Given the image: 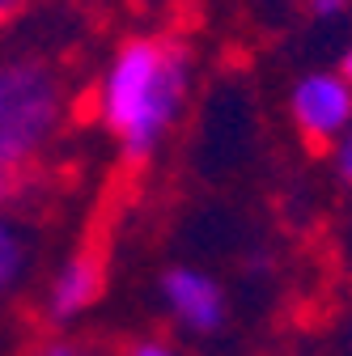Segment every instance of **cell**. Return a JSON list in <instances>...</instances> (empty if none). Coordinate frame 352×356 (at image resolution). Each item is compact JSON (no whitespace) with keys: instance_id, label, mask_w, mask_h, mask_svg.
<instances>
[{"instance_id":"5","label":"cell","mask_w":352,"mask_h":356,"mask_svg":"<svg viewBox=\"0 0 352 356\" xmlns=\"http://www.w3.org/2000/svg\"><path fill=\"white\" fill-rule=\"evenodd\" d=\"M157 293L174 314V323L187 327L191 335H216L230 318L225 289L208 272H195V267H166L157 280Z\"/></svg>"},{"instance_id":"3","label":"cell","mask_w":352,"mask_h":356,"mask_svg":"<svg viewBox=\"0 0 352 356\" xmlns=\"http://www.w3.org/2000/svg\"><path fill=\"white\" fill-rule=\"evenodd\" d=\"M289 115L310 145H335L352 123V85L339 76V68L305 72L289 94Z\"/></svg>"},{"instance_id":"13","label":"cell","mask_w":352,"mask_h":356,"mask_svg":"<svg viewBox=\"0 0 352 356\" xmlns=\"http://www.w3.org/2000/svg\"><path fill=\"white\" fill-rule=\"evenodd\" d=\"M26 5H30V0H0V26H9L13 17H22Z\"/></svg>"},{"instance_id":"4","label":"cell","mask_w":352,"mask_h":356,"mask_svg":"<svg viewBox=\"0 0 352 356\" xmlns=\"http://www.w3.org/2000/svg\"><path fill=\"white\" fill-rule=\"evenodd\" d=\"M106 289V254L98 242H85L81 250H72L47 284L42 297V323L47 327H68L72 318H81Z\"/></svg>"},{"instance_id":"14","label":"cell","mask_w":352,"mask_h":356,"mask_svg":"<svg viewBox=\"0 0 352 356\" xmlns=\"http://www.w3.org/2000/svg\"><path fill=\"white\" fill-rule=\"evenodd\" d=\"M339 76L352 85V42H348V51H344V60H339Z\"/></svg>"},{"instance_id":"2","label":"cell","mask_w":352,"mask_h":356,"mask_svg":"<svg viewBox=\"0 0 352 356\" xmlns=\"http://www.w3.org/2000/svg\"><path fill=\"white\" fill-rule=\"evenodd\" d=\"M68 115L64 72L42 56L0 60V170H34Z\"/></svg>"},{"instance_id":"11","label":"cell","mask_w":352,"mask_h":356,"mask_svg":"<svg viewBox=\"0 0 352 356\" xmlns=\"http://www.w3.org/2000/svg\"><path fill=\"white\" fill-rule=\"evenodd\" d=\"M348 5L352 0H305V9H310L314 22H335V17L348 13Z\"/></svg>"},{"instance_id":"15","label":"cell","mask_w":352,"mask_h":356,"mask_svg":"<svg viewBox=\"0 0 352 356\" xmlns=\"http://www.w3.org/2000/svg\"><path fill=\"white\" fill-rule=\"evenodd\" d=\"M348 343H352V318H348Z\"/></svg>"},{"instance_id":"6","label":"cell","mask_w":352,"mask_h":356,"mask_svg":"<svg viewBox=\"0 0 352 356\" xmlns=\"http://www.w3.org/2000/svg\"><path fill=\"white\" fill-rule=\"evenodd\" d=\"M38 225L22 208H0V301L13 297L34 276Z\"/></svg>"},{"instance_id":"7","label":"cell","mask_w":352,"mask_h":356,"mask_svg":"<svg viewBox=\"0 0 352 356\" xmlns=\"http://www.w3.org/2000/svg\"><path fill=\"white\" fill-rule=\"evenodd\" d=\"M38 191V170H0V208H22Z\"/></svg>"},{"instance_id":"10","label":"cell","mask_w":352,"mask_h":356,"mask_svg":"<svg viewBox=\"0 0 352 356\" xmlns=\"http://www.w3.org/2000/svg\"><path fill=\"white\" fill-rule=\"evenodd\" d=\"M119 356H183V352L161 343V339H131V343L119 348Z\"/></svg>"},{"instance_id":"8","label":"cell","mask_w":352,"mask_h":356,"mask_svg":"<svg viewBox=\"0 0 352 356\" xmlns=\"http://www.w3.org/2000/svg\"><path fill=\"white\" fill-rule=\"evenodd\" d=\"M26 356H106V352L94 348V343H85V339H42Z\"/></svg>"},{"instance_id":"1","label":"cell","mask_w":352,"mask_h":356,"mask_svg":"<svg viewBox=\"0 0 352 356\" xmlns=\"http://www.w3.org/2000/svg\"><path fill=\"white\" fill-rule=\"evenodd\" d=\"M191 47L183 38H127L106 64L98 111L127 165H141L187 106Z\"/></svg>"},{"instance_id":"12","label":"cell","mask_w":352,"mask_h":356,"mask_svg":"<svg viewBox=\"0 0 352 356\" xmlns=\"http://www.w3.org/2000/svg\"><path fill=\"white\" fill-rule=\"evenodd\" d=\"M242 267H246V276H272V267H276V259H272V250H263V246H255V250H246Z\"/></svg>"},{"instance_id":"9","label":"cell","mask_w":352,"mask_h":356,"mask_svg":"<svg viewBox=\"0 0 352 356\" xmlns=\"http://www.w3.org/2000/svg\"><path fill=\"white\" fill-rule=\"evenodd\" d=\"M331 161H335V174H339V183H348L352 187V123H348V131L331 145Z\"/></svg>"}]
</instances>
